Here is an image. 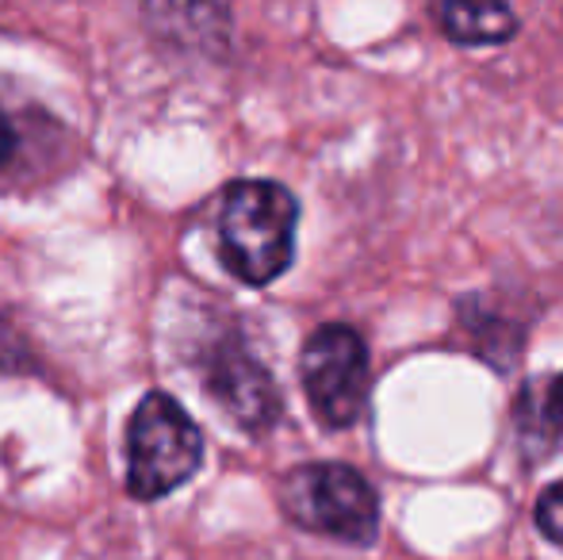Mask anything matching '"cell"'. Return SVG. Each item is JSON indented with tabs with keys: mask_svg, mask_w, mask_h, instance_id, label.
<instances>
[{
	"mask_svg": "<svg viewBox=\"0 0 563 560\" xmlns=\"http://www.w3.org/2000/svg\"><path fill=\"white\" fill-rule=\"evenodd\" d=\"M299 376L311 411L322 426L345 430L361 419L368 399V350L364 338L345 322H327L303 342Z\"/></svg>",
	"mask_w": 563,
	"mask_h": 560,
	"instance_id": "4",
	"label": "cell"
},
{
	"mask_svg": "<svg viewBox=\"0 0 563 560\" xmlns=\"http://www.w3.org/2000/svg\"><path fill=\"white\" fill-rule=\"evenodd\" d=\"M203 388L242 430L261 433L280 419V392L268 369L245 350L238 334L211 342L200 358Z\"/></svg>",
	"mask_w": 563,
	"mask_h": 560,
	"instance_id": "5",
	"label": "cell"
},
{
	"mask_svg": "<svg viewBox=\"0 0 563 560\" xmlns=\"http://www.w3.org/2000/svg\"><path fill=\"white\" fill-rule=\"evenodd\" d=\"M299 204L276 180H234L219 208V262L242 284H273L296 257Z\"/></svg>",
	"mask_w": 563,
	"mask_h": 560,
	"instance_id": "1",
	"label": "cell"
},
{
	"mask_svg": "<svg viewBox=\"0 0 563 560\" xmlns=\"http://www.w3.org/2000/svg\"><path fill=\"white\" fill-rule=\"evenodd\" d=\"M203 464V433L165 392H146L126 419V492L157 503L185 487Z\"/></svg>",
	"mask_w": 563,
	"mask_h": 560,
	"instance_id": "2",
	"label": "cell"
},
{
	"mask_svg": "<svg viewBox=\"0 0 563 560\" xmlns=\"http://www.w3.org/2000/svg\"><path fill=\"white\" fill-rule=\"evenodd\" d=\"M15 157V128L4 112H0V169Z\"/></svg>",
	"mask_w": 563,
	"mask_h": 560,
	"instance_id": "10",
	"label": "cell"
},
{
	"mask_svg": "<svg viewBox=\"0 0 563 560\" xmlns=\"http://www.w3.org/2000/svg\"><path fill=\"white\" fill-rule=\"evenodd\" d=\"M544 419H549L552 430L563 438V376L552 384V396H549V404H544Z\"/></svg>",
	"mask_w": 563,
	"mask_h": 560,
	"instance_id": "9",
	"label": "cell"
},
{
	"mask_svg": "<svg viewBox=\"0 0 563 560\" xmlns=\"http://www.w3.org/2000/svg\"><path fill=\"white\" fill-rule=\"evenodd\" d=\"M438 15L445 35L467 46L506 43L518 31V20L503 0H438Z\"/></svg>",
	"mask_w": 563,
	"mask_h": 560,
	"instance_id": "7",
	"label": "cell"
},
{
	"mask_svg": "<svg viewBox=\"0 0 563 560\" xmlns=\"http://www.w3.org/2000/svg\"><path fill=\"white\" fill-rule=\"evenodd\" d=\"M537 526L552 546L563 549V480L552 487H544V495L537 499Z\"/></svg>",
	"mask_w": 563,
	"mask_h": 560,
	"instance_id": "8",
	"label": "cell"
},
{
	"mask_svg": "<svg viewBox=\"0 0 563 560\" xmlns=\"http://www.w3.org/2000/svg\"><path fill=\"white\" fill-rule=\"evenodd\" d=\"M142 15L154 35L169 39L188 51H223L227 12L219 0H146Z\"/></svg>",
	"mask_w": 563,
	"mask_h": 560,
	"instance_id": "6",
	"label": "cell"
},
{
	"mask_svg": "<svg viewBox=\"0 0 563 560\" xmlns=\"http://www.w3.org/2000/svg\"><path fill=\"white\" fill-rule=\"evenodd\" d=\"M280 510L299 530L372 546L379 534V499L356 469L338 461L299 464L280 480Z\"/></svg>",
	"mask_w": 563,
	"mask_h": 560,
	"instance_id": "3",
	"label": "cell"
}]
</instances>
